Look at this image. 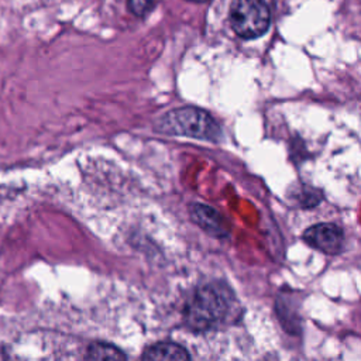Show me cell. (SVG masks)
Segmentation results:
<instances>
[{"label":"cell","instance_id":"9c48e42d","mask_svg":"<svg viewBox=\"0 0 361 361\" xmlns=\"http://www.w3.org/2000/svg\"><path fill=\"white\" fill-rule=\"evenodd\" d=\"M188 1H193V3H204V1H209V0H188Z\"/></svg>","mask_w":361,"mask_h":361},{"label":"cell","instance_id":"277c9868","mask_svg":"<svg viewBox=\"0 0 361 361\" xmlns=\"http://www.w3.org/2000/svg\"><path fill=\"white\" fill-rule=\"evenodd\" d=\"M303 240L326 254H337L343 247L344 234L336 224L320 223L309 227L303 233Z\"/></svg>","mask_w":361,"mask_h":361},{"label":"cell","instance_id":"8992f818","mask_svg":"<svg viewBox=\"0 0 361 361\" xmlns=\"http://www.w3.org/2000/svg\"><path fill=\"white\" fill-rule=\"evenodd\" d=\"M190 214L195 223H197L207 233L216 237H224L227 234L223 217L213 207L204 204H193L190 207Z\"/></svg>","mask_w":361,"mask_h":361},{"label":"cell","instance_id":"7a4b0ae2","mask_svg":"<svg viewBox=\"0 0 361 361\" xmlns=\"http://www.w3.org/2000/svg\"><path fill=\"white\" fill-rule=\"evenodd\" d=\"M226 293L214 286H203L192 296L185 307V322L189 327L204 330L217 324L227 313Z\"/></svg>","mask_w":361,"mask_h":361},{"label":"cell","instance_id":"3957f363","mask_svg":"<svg viewBox=\"0 0 361 361\" xmlns=\"http://www.w3.org/2000/svg\"><path fill=\"white\" fill-rule=\"evenodd\" d=\"M269 8L264 0H235L230 8L233 31L245 39L261 37L269 27Z\"/></svg>","mask_w":361,"mask_h":361},{"label":"cell","instance_id":"5b68a950","mask_svg":"<svg viewBox=\"0 0 361 361\" xmlns=\"http://www.w3.org/2000/svg\"><path fill=\"white\" fill-rule=\"evenodd\" d=\"M141 361H190V357L188 350L178 343L158 341L142 353Z\"/></svg>","mask_w":361,"mask_h":361},{"label":"cell","instance_id":"6da1fadb","mask_svg":"<svg viewBox=\"0 0 361 361\" xmlns=\"http://www.w3.org/2000/svg\"><path fill=\"white\" fill-rule=\"evenodd\" d=\"M157 128L164 134L206 141H217L221 137V128L216 120L197 107H179L168 111L159 118Z\"/></svg>","mask_w":361,"mask_h":361},{"label":"cell","instance_id":"52a82bcc","mask_svg":"<svg viewBox=\"0 0 361 361\" xmlns=\"http://www.w3.org/2000/svg\"><path fill=\"white\" fill-rule=\"evenodd\" d=\"M86 361H127V357L118 347L110 343L94 341L87 348Z\"/></svg>","mask_w":361,"mask_h":361},{"label":"cell","instance_id":"ba28073f","mask_svg":"<svg viewBox=\"0 0 361 361\" xmlns=\"http://www.w3.org/2000/svg\"><path fill=\"white\" fill-rule=\"evenodd\" d=\"M152 4H154V0H128L130 10L138 17L145 16L151 10Z\"/></svg>","mask_w":361,"mask_h":361}]
</instances>
